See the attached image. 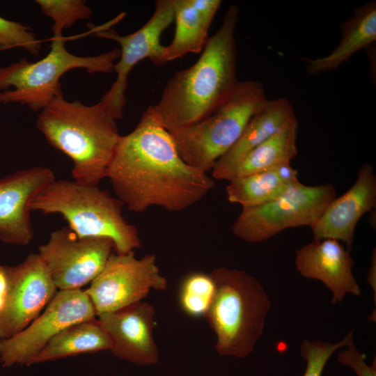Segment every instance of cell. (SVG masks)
<instances>
[{
    "mask_svg": "<svg viewBox=\"0 0 376 376\" xmlns=\"http://www.w3.org/2000/svg\"><path fill=\"white\" fill-rule=\"evenodd\" d=\"M106 178L123 205L135 212L154 206L184 210L215 185L207 173L181 158L153 106L131 132L120 136Z\"/></svg>",
    "mask_w": 376,
    "mask_h": 376,
    "instance_id": "6da1fadb",
    "label": "cell"
},
{
    "mask_svg": "<svg viewBox=\"0 0 376 376\" xmlns=\"http://www.w3.org/2000/svg\"><path fill=\"white\" fill-rule=\"evenodd\" d=\"M238 17L239 8L230 6L221 26L209 38L197 61L176 71L166 83L153 107L169 132L205 118L235 90L240 81L236 75L235 37Z\"/></svg>",
    "mask_w": 376,
    "mask_h": 376,
    "instance_id": "7a4b0ae2",
    "label": "cell"
},
{
    "mask_svg": "<svg viewBox=\"0 0 376 376\" xmlns=\"http://www.w3.org/2000/svg\"><path fill=\"white\" fill-rule=\"evenodd\" d=\"M116 120L101 100L86 105L63 95L40 111L36 127L49 145L72 160L73 180L99 186L120 136Z\"/></svg>",
    "mask_w": 376,
    "mask_h": 376,
    "instance_id": "3957f363",
    "label": "cell"
},
{
    "mask_svg": "<svg viewBox=\"0 0 376 376\" xmlns=\"http://www.w3.org/2000/svg\"><path fill=\"white\" fill-rule=\"evenodd\" d=\"M123 203L99 186L56 178L43 189L30 204L31 211L58 214L79 237H107L116 253H127L140 247L134 225L123 214Z\"/></svg>",
    "mask_w": 376,
    "mask_h": 376,
    "instance_id": "277c9868",
    "label": "cell"
},
{
    "mask_svg": "<svg viewBox=\"0 0 376 376\" xmlns=\"http://www.w3.org/2000/svg\"><path fill=\"white\" fill-rule=\"evenodd\" d=\"M215 292L205 317L223 357L246 358L263 334L271 307L260 281L244 270L221 267L210 273Z\"/></svg>",
    "mask_w": 376,
    "mask_h": 376,
    "instance_id": "5b68a950",
    "label": "cell"
},
{
    "mask_svg": "<svg viewBox=\"0 0 376 376\" xmlns=\"http://www.w3.org/2000/svg\"><path fill=\"white\" fill-rule=\"evenodd\" d=\"M49 52L36 62L25 58L0 67V104L19 103L33 111H41L54 98L63 95L61 77L68 71L84 68L88 73H109L120 57L115 48L93 56H80L65 47L63 31L52 28Z\"/></svg>",
    "mask_w": 376,
    "mask_h": 376,
    "instance_id": "8992f818",
    "label": "cell"
},
{
    "mask_svg": "<svg viewBox=\"0 0 376 376\" xmlns=\"http://www.w3.org/2000/svg\"><path fill=\"white\" fill-rule=\"evenodd\" d=\"M267 100L261 82L239 81L231 96L212 114L194 125L170 132L180 156L200 171L212 170Z\"/></svg>",
    "mask_w": 376,
    "mask_h": 376,
    "instance_id": "52a82bcc",
    "label": "cell"
},
{
    "mask_svg": "<svg viewBox=\"0 0 376 376\" xmlns=\"http://www.w3.org/2000/svg\"><path fill=\"white\" fill-rule=\"evenodd\" d=\"M336 196L331 184L309 186L299 181L292 183L272 201L243 207L232 224V232L243 241L257 243L287 228L312 227Z\"/></svg>",
    "mask_w": 376,
    "mask_h": 376,
    "instance_id": "ba28073f",
    "label": "cell"
},
{
    "mask_svg": "<svg viewBox=\"0 0 376 376\" xmlns=\"http://www.w3.org/2000/svg\"><path fill=\"white\" fill-rule=\"evenodd\" d=\"M167 285L155 255L136 258L134 251H131L112 253L104 269L84 291L97 317L139 303L151 290H165Z\"/></svg>",
    "mask_w": 376,
    "mask_h": 376,
    "instance_id": "9c48e42d",
    "label": "cell"
},
{
    "mask_svg": "<svg viewBox=\"0 0 376 376\" xmlns=\"http://www.w3.org/2000/svg\"><path fill=\"white\" fill-rule=\"evenodd\" d=\"M96 316L93 305L84 290H59L42 313L26 328L8 338L0 339V361L5 367L15 364L28 366L60 331Z\"/></svg>",
    "mask_w": 376,
    "mask_h": 376,
    "instance_id": "30bf717a",
    "label": "cell"
},
{
    "mask_svg": "<svg viewBox=\"0 0 376 376\" xmlns=\"http://www.w3.org/2000/svg\"><path fill=\"white\" fill-rule=\"evenodd\" d=\"M114 250L107 237L79 238L68 227L52 231L38 255L59 290L81 289L91 283L104 269Z\"/></svg>",
    "mask_w": 376,
    "mask_h": 376,
    "instance_id": "8fae6325",
    "label": "cell"
},
{
    "mask_svg": "<svg viewBox=\"0 0 376 376\" xmlns=\"http://www.w3.org/2000/svg\"><path fill=\"white\" fill-rule=\"evenodd\" d=\"M173 19L171 1L157 0L151 17L132 33L122 36L108 27L94 30L95 36L114 40L120 47L119 60L113 65L117 77L100 100L117 120L123 115L127 77L132 68L145 58H149L155 65H163L162 57L164 46L161 44L160 38Z\"/></svg>",
    "mask_w": 376,
    "mask_h": 376,
    "instance_id": "7c38bea8",
    "label": "cell"
},
{
    "mask_svg": "<svg viewBox=\"0 0 376 376\" xmlns=\"http://www.w3.org/2000/svg\"><path fill=\"white\" fill-rule=\"evenodd\" d=\"M9 289L0 314V339L26 328L56 294L49 270L38 253H30L19 264L7 266Z\"/></svg>",
    "mask_w": 376,
    "mask_h": 376,
    "instance_id": "4fadbf2b",
    "label": "cell"
},
{
    "mask_svg": "<svg viewBox=\"0 0 376 376\" xmlns=\"http://www.w3.org/2000/svg\"><path fill=\"white\" fill-rule=\"evenodd\" d=\"M56 179L54 171L42 166L19 170L0 178V240L26 246L34 237L30 204Z\"/></svg>",
    "mask_w": 376,
    "mask_h": 376,
    "instance_id": "5bb4252c",
    "label": "cell"
},
{
    "mask_svg": "<svg viewBox=\"0 0 376 376\" xmlns=\"http://www.w3.org/2000/svg\"><path fill=\"white\" fill-rule=\"evenodd\" d=\"M155 307L140 301L121 310L97 316L111 341L109 351L116 357L141 366L159 361L153 338Z\"/></svg>",
    "mask_w": 376,
    "mask_h": 376,
    "instance_id": "9a60e30c",
    "label": "cell"
},
{
    "mask_svg": "<svg viewBox=\"0 0 376 376\" xmlns=\"http://www.w3.org/2000/svg\"><path fill=\"white\" fill-rule=\"evenodd\" d=\"M376 175L373 166L365 163L359 169L354 183L343 194L334 198L311 227L313 240L334 239L352 249L354 234L361 218L375 210Z\"/></svg>",
    "mask_w": 376,
    "mask_h": 376,
    "instance_id": "2e32d148",
    "label": "cell"
},
{
    "mask_svg": "<svg viewBox=\"0 0 376 376\" xmlns=\"http://www.w3.org/2000/svg\"><path fill=\"white\" fill-rule=\"evenodd\" d=\"M295 263L301 276L318 280L330 290L333 304L342 301L347 294L361 295L352 273L354 260L337 240H313L301 246L295 252Z\"/></svg>",
    "mask_w": 376,
    "mask_h": 376,
    "instance_id": "e0dca14e",
    "label": "cell"
},
{
    "mask_svg": "<svg viewBox=\"0 0 376 376\" xmlns=\"http://www.w3.org/2000/svg\"><path fill=\"white\" fill-rule=\"evenodd\" d=\"M296 119L288 99L267 100L251 118L237 142L214 164L211 170L212 178L227 180L231 170L247 153Z\"/></svg>",
    "mask_w": 376,
    "mask_h": 376,
    "instance_id": "ac0fdd59",
    "label": "cell"
},
{
    "mask_svg": "<svg viewBox=\"0 0 376 376\" xmlns=\"http://www.w3.org/2000/svg\"><path fill=\"white\" fill-rule=\"evenodd\" d=\"M341 38L327 56L308 60L307 71L313 75L336 70L358 51L376 40V3L368 2L354 9L353 15L340 26Z\"/></svg>",
    "mask_w": 376,
    "mask_h": 376,
    "instance_id": "d6986e66",
    "label": "cell"
},
{
    "mask_svg": "<svg viewBox=\"0 0 376 376\" xmlns=\"http://www.w3.org/2000/svg\"><path fill=\"white\" fill-rule=\"evenodd\" d=\"M110 349V339L98 319L87 320L60 331L29 361L28 366Z\"/></svg>",
    "mask_w": 376,
    "mask_h": 376,
    "instance_id": "ffe728a7",
    "label": "cell"
},
{
    "mask_svg": "<svg viewBox=\"0 0 376 376\" xmlns=\"http://www.w3.org/2000/svg\"><path fill=\"white\" fill-rule=\"evenodd\" d=\"M297 130L296 119L247 153L231 170L227 181L290 164L297 155Z\"/></svg>",
    "mask_w": 376,
    "mask_h": 376,
    "instance_id": "44dd1931",
    "label": "cell"
},
{
    "mask_svg": "<svg viewBox=\"0 0 376 376\" xmlns=\"http://www.w3.org/2000/svg\"><path fill=\"white\" fill-rule=\"evenodd\" d=\"M175 21L173 39L164 46L162 63L179 58L189 53H201L208 39L211 24L206 22L190 0H171Z\"/></svg>",
    "mask_w": 376,
    "mask_h": 376,
    "instance_id": "7402d4cb",
    "label": "cell"
},
{
    "mask_svg": "<svg viewBox=\"0 0 376 376\" xmlns=\"http://www.w3.org/2000/svg\"><path fill=\"white\" fill-rule=\"evenodd\" d=\"M290 184L282 178L276 168L233 178L228 181L226 190L228 201L239 204L243 208L272 201Z\"/></svg>",
    "mask_w": 376,
    "mask_h": 376,
    "instance_id": "603a6c76",
    "label": "cell"
},
{
    "mask_svg": "<svg viewBox=\"0 0 376 376\" xmlns=\"http://www.w3.org/2000/svg\"><path fill=\"white\" fill-rule=\"evenodd\" d=\"M215 283L210 274L192 272L182 280L178 303L182 311L192 318L205 317L214 298Z\"/></svg>",
    "mask_w": 376,
    "mask_h": 376,
    "instance_id": "cb8c5ba5",
    "label": "cell"
},
{
    "mask_svg": "<svg viewBox=\"0 0 376 376\" xmlns=\"http://www.w3.org/2000/svg\"><path fill=\"white\" fill-rule=\"evenodd\" d=\"M35 2L42 13L53 21L52 28L62 31L93 15V10L84 0H36Z\"/></svg>",
    "mask_w": 376,
    "mask_h": 376,
    "instance_id": "d4e9b609",
    "label": "cell"
},
{
    "mask_svg": "<svg viewBox=\"0 0 376 376\" xmlns=\"http://www.w3.org/2000/svg\"><path fill=\"white\" fill-rule=\"evenodd\" d=\"M353 339V329L337 343L322 342L320 340L304 339L300 345V354L306 361L303 376H322L324 366L331 356L338 349L345 347Z\"/></svg>",
    "mask_w": 376,
    "mask_h": 376,
    "instance_id": "484cf974",
    "label": "cell"
},
{
    "mask_svg": "<svg viewBox=\"0 0 376 376\" xmlns=\"http://www.w3.org/2000/svg\"><path fill=\"white\" fill-rule=\"evenodd\" d=\"M19 47L37 55L42 42L30 26L0 16V49Z\"/></svg>",
    "mask_w": 376,
    "mask_h": 376,
    "instance_id": "4316f807",
    "label": "cell"
},
{
    "mask_svg": "<svg viewBox=\"0 0 376 376\" xmlns=\"http://www.w3.org/2000/svg\"><path fill=\"white\" fill-rule=\"evenodd\" d=\"M345 347V350L338 354L340 363L352 368L357 376H376L375 357L369 366L365 361V355L355 346L353 339Z\"/></svg>",
    "mask_w": 376,
    "mask_h": 376,
    "instance_id": "83f0119b",
    "label": "cell"
},
{
    "mask_svg": "<svg viewBox=\"0 0 376 376\" xmlns=\"http://www.w3.org/2000/svg\"><path fill=\"white\" fill-rule=\"evenodd\" d=\"M190 1L203 19L210 24H212L221 4L220 0H190Z\"/></svg>",
    "mask_w": 376,
    "mask_h": 376,
    "instance_id": "f1b7e54d",
    "label": "cell"
},
{
    "mask_svg": "<svg viewBox=\"0 0 376 376\" xmlns=\"http://www.w3.org/2000/svg\"><path fill=\"white\" fill-rule=\"evenodd\" d=\"M8 289L9 279L7 266L0 265V314L6 306Z\"/></svg>",
    "mask_w": 376,
    "mask_h": 376,
    "instance_id": "f546056e",
    "label": "cell"
},
{
    "mask_svg": "<svg viewBox=\"0 0 376 376\" xmlns=\"http://www.w3.org/2000/svg\"><path fill=\"white\" fill-rule=\"evenodd\" d=\"M376 252L375 249H373L370 266L367 275V281L374 290L375 298L376 294Z\"/></svg>",
    "mask_w": 376,
    "mask_h": 376,
    "instance_id": "4dcf8cb0",
    "label": "cell"
}]
</instances>
